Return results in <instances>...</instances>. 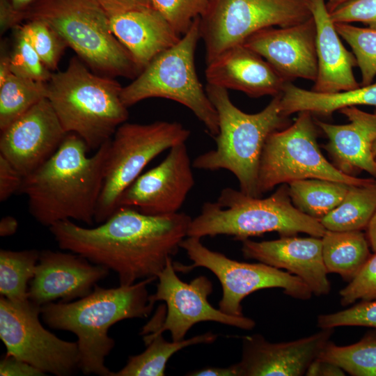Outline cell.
Returning a JSON list of instances; mask_svg holds the SVG:
<instances>
[{
  "mask_svg": "<svg viewBox=\"0 0 376 376\" xmlns=\"http://www.w3.org/2000/svg\"><path fill=\"white\" fill-rule=\"evenodd\" d=\"M191 218L177 212L152 216L120 206L96 227L71 220L49 227L60 249L114 271L120 285L157 278L187 237Z\"/></svg>",
  "mask_w": 376,
  "mask_h": 376,
  "instance_id": "obj_1",
  "label": "cell"
},
{
  "mask_svg": "<svg viewBox=\"0 0 376 376\" xmlns=\"http://www.w3.org/2000/svg\"><path fill=\"white\" fill-rule=\"evenodd\" d=\"M111 139L88 157L84 141L68 133L55 153L24 178L19 193L28 198L40 224L74 219L91 226L103 186Z\"/></svg>",
  "mask_w": 376,
  "mask_h": 376,
  "instance_id": "obj_2",
  "label": "cell"
},
{
  "mask_svg": "<svg viewBox=\"0 0 376 376\" xmlns=\"http://www.w3.org/2000/svg\"><path fill=\"white\" fill-rule=\"evenodd\" d=\"M157 278H147L130 285L93 291L70 302H51L41 306L40 314L51 328L69 331L78 338L79 368L85 375L111 376L105 358L115 345L109 328L118 322L145 318L154 304L149 301L148 284Z\"/></svg>",
  "mask_w": 376,
  "mask_h": 376,
  "instance_id": "obj_3",
  "label": "cell"
},
{
  "mask_svg": "<svg viewBox=\"0 0 376 376\" xmlns=\"http://www.w3.org/2000/svg\"><path fill=\"white\" fill-rule=\"evenodd\" d=\"M205 91L217 112L219 132L214 137L216 148L198 155L192 166L210 171L226 169L236 177L242 192L261 197L258 171L265 143L272 132L288 124V116L280 107L281 93L262 111L247 113L232 102L227 89L207 84Z\"/></svg>",
  "mask_w": 376,
  "mask_h": 376,
  "instance_id": "obj_4",
  "label": "cell"
},
{
  "mask_svg": "<svg viewBox=\"0 0 376 376\" xmlns=\"http://www.w3.org/2000/svg\"><path fill=\"white\" fill-rule=\"evenodd\" d=\"M326 230L319 219L293 205L288 184H283L265 198L230 187L223 189L216 201L205 203L200 214L191 219L187 237L226 235L242 241L276 232L281 237L304 233L322 237Z\"/></svg>",
  "mask_w": 376,
  "mask_h": 376,
  "instance_id": "obj_5",
  "label": "cell"
},
{
  "mask_svg": "<svg viewBox=\"0 0 376 376\" xmlns=\"http://www.w3.org/2000/svg\"><path fill=\"white\" fill-rule=\"evenodd\" d=\"M115 80L91 72L73 57L63 71L52 74L47 98L64 130L81 138L89 150H97L111 139L128 118Z\"/></svg>",
  "mask_w": 376,
  "mask_h": 376,
  "instance_id": "obj_6",
  "label": "cell"
},
{
  "mask_svg": "<svg viewBox=\"0 0 376 376\" xmlns=\"http://www.w3.org/2000/svg\"><path fill=\"white\" fill-rule=\"evenodd\" d=\"M22 19L53 29L91 69L132 77L142 70L111 31L108 15L95 0H35Z\"/></svg>",
  "mask_w": 376,
  "mask_h": 376,
  "instance_id": "obj_7",
  "label": "cell"
},
{
  "mask_svg": "<svg viewBox=\"0 0 376 376\" xmlns=\"http://www.w3.org/2000/svg\"><path fill=\"white\" fill-rule=\"evenodd\" d=\"M201 38L200 17L173 47L164 51L127 86L120 98L127 107L152 97L177 102L190 109L214 138L219 132L217 112L201 84L194 55Z\"/></svg>",
  "mask_w": 376,
  "mask_h": 376,
  "instance_id": "obj_8",
  "label": "cell"
},
{
  "mask_svg": "<svg viewBox=\"0 0 376 376\" xmlns=\"http://www.w3.org/2000/svg\"><path fill=\"white\" fill-rule=\"evenodd\" d=\"M295 122L272 132L260 157L258 189L261 196L277 185L304 179H324L362 185L374 178L347 175L322 155L317 141V125L313 114L301 111Z\"/></svg>",
  "mask_w": 376,
  "mask_h": 376,
  "instance_id": "obj_9",
  "label": "cell"
},
{
  "mask_svg": "<svg viewBox=\"0 0 376 376\" xmlns=\"http://www.w3.org/2000/svg\"><path fill=\"white\" fill-rule=\"evenodd\" d=\"M113 136L95 212L98 224L116 211L122 194L146 166L164 150L185 143L190 131L178 122L124 123Z\"/></svg>",
  "mask_w": 376,
  "mask_h": 376,
  "instance_id": "obj_10",
  "label": "cell"
},
{
  "mask_svg": "<svg viewBox=\"0 0 376 376\" xmlns=\"http://www.w3.org/2000/svg\"><path fill=\"white\" fill-rule=\"evenodd\" d=\"M312 17L308 0H212L200 17L206 62L269 27H285Z\"/></svg>",
  "mask_w": 376,
  "mask_h": 376,
  "instance_id": "obj_11",
  "label": "cell"
},
{
  "mask_svg": "<svg viewBox=\"0 0 376 376\" xmlns=\"http://www.w3.org/2000/svg\"><path fill=\"white\" fill-rule=\"evenodd\" d=\"M180 248L185 251L193 264L173 263L175 271L187 272L199 267L210 270L221 285L223 293L219 308L226 314L243 315L242 300L263 289L281 288L285 295L301 300L309 299L313 295L298 276L263 263H249L230 259L207 248L201 238L187 237Z\"/></svg>",
  "mask_w": 376,
  "mask_h": 376,
  "instance_id": "obj_12",
  "label": "cell"
},
{
  "mask_svg": "<svg viewBox=\"0 0 376 376\" xmlns=\"http://www.w3.org/2000/svg\"><path fill=\"white\" fill-rule=\"evenodd\" d=\"M40 310L31 301L16 304L1 296L0 338L6 354L45 373L70 375L79 368L78 343L62 340L44 328Z\"/></svg>",
  "mask_w": 376,
  "mask_h": 376,
  "instance_id": "obj_13",
  "label": "cell"
},
{
  "mask_svg": "<svg viewBox=\"0 0 376 376\" xmlns=\"http://www.w3.org/2000/svg\"><path fill=\"white\" fill-rule=\"evenodd\" d=\"M157 279L156 292L149 295V301L152 304L164 301L167 313L161 324L146 325L142 331L144 335L168 331L172 340L178 341L184 340L188 331L201 322H216L244 330H251L256 325L249 318L228 315L213 307L207 299L213 291L210 279L199 276L190 283L182 281L175 273L172 258L168 260Z\"/></svg>",
  "mask_w": 376,
  "mask_h": 376,
  "instance_id": "obj_14",
  "label": "cell"
},
{
  "mask_svg": "<svg viewBox=\"0 0 376 376\" xmlns=\"http://www.w3.org/2000/svg\"><path fill=\"white\" fill-rule=\"evenodd\" d=\"M191 166L185 143L174 146L162 162L123 191L118 207H130L152 216L178 212L194 185Z\"/></svg>",
  "mask_w": 376,
  "mask_h": 376,
  "instance_id": "obj_15",
  "label": "cell"
},
{
  "mask_svg": "<svg viewBox=\"0 0 376 376\" xmlns=\"http://www.w3.org/2000/svg\"><path fill=\"white\" fill-rule=\"evenodd\" d=\"M67 134L45 97L1 131L0 155L24 178L55 153Z\"/></svg>",
  "mask_w": 376,
  "mask_h": 376,
  "instance_id": "obj_16",
  "label": "cell"
},
{
  "mask_svg": "<svg viewBox=\"0 0 376 376\" xmlns=\"http://www.w3.org/2000/svg\"><path fill=\"white\" fill-rule=\"evenodd\" d=\"M334 329L297 340L273 343L260 334L242 337L238 376H301L330 341Z\"/></svg>",
  "mask_w": 376,
  "mask_h": 376,
  "instance_id": "obj_17",
  "label": "cell"
},
{
  "mask_svg": "<svg viewBox=\"0 0 376 376\" xmlns=\"http://www.w3.org/2000/svg\"><path fill=\"white\" fill-rule=\"evenodd\" d=\"M109 271L74 253L42 251L29 288V300L42 306L58 299L70 302L84 297Z\"/></svg>",
  "mask_w": 376,
  "mask_h": 376,
  "instance_id": "obj_18",
  "label": "cell"
},
{
  "mask_svg": "<svg viewBox=\"0 0 376 376\" xmlns=\"http://www.w3.org/2000/svg\"><path fill=\"white\" fill-rule=\"evenodd\" d=\"M263 57L288 82L301 78L315 81L318 71L316 29L313 17L285 27H269L243 43Z\"/></svg>",
  "mask_w": 376,
  "mask_h": 376,
  "instance_id": "obj_19",
  "label": "cell"
},
{
  "mask_svg": "<svg viewBox=\"0 0 376 376\" xmlns=\"http://www.w3.org/2000/svg\"><path fill=\"white\" fill-rule=\"evenodd\" d=\"M242 242L245 258L286 269L300 278L315 295L329 293L331 284L322 258L321 237L283 236L262 242L246 239Z\"/></svg>",
  "mask_w": 376,
  "mask_h": 376,
  "instance_id": "obj_20",
  "label": "cell"
},
{
  "mask_svg": "<svg viewBox=\"0 0 376 376\" xmlns=\"http://www.w3.org/2000/svg\"><path fill=\"white\" fill-rule=\"evenodd\" d=\"M338 111L347 118V124L334 125L315 119L317 127L328 139L324 149L341 172L353 175L366 171L375 178L376 111L369 113L357 107H347Z\"/></svg>",
  "mask_w": 376,
  "mask_h": 376,
  "instance_id": "obj_21",
  "label": "cell"
},
{
  "mask_svg": "<svg viewBox=\"0 0 376 376\" xmlns=\"http://www.w3.org/2000/svg\"><path fill=\"white\" fill-rule=\"evenodd\" d=\"M208 84L243 92L251 97L281 94L288 82L260 55L243 44L207 63Z\"/></svg>",
  "mask_w": 376,
  "mask_h": 376,
  "instance_id": "obj_22",
  "label": "cell"
},
{
  "mask_svg": "<svg viewBox=\"0 0 376 376\" xmlns=\"http://www.w3.org/2000/svg\"><path fill=\"white\" fill-rule=\"evenodd\" d=\"M316 29L318 71L312 91L320 93L346 91L361 86L354 77L353 52L342 43L325 0H308Z\"/></svg>",
  "mask_w": 376,
  "mask_h": 376,
  "instance_id": "obj_23",
  "label": "cell"
},
{
  "mask_svg": "<svg viewBox=\"0 0 376 376\" xmlns=\"http://www.w3.org/2000/svg\"><path fill=\"white\" fill-rule=\"evenodd\" d=\"M109 19L111 32L141 70L181 38L153 7L118 13Z\"/></svg>",
  "mask_w": 376,
  "mask_h": 376,
  "instance_id": "obj_24",
  "label": "cell"
},
{
  "mask_svg": "<svg viewBox=\"0 0 376 376\" xmlns=\"http://www.w3.org/2000/svg\"><path fill=\"white\" fill-rule=\"evenodd\" d=\"M359 105L376 107V82L334 93H317L287 82L280 100L281 112L286 116L304 111L330 116L343 108Z\"/></svg>",
  "mask_w": 376,
  "mask_h": 376,
  "instance_id": "obj_25",
  "label": "cell"
},
{
  "mask_svg": "<svg viewBox=\"0 0 376 376\" xmlns=\"http://www.w3.org/2000/svg\"><path fill=\"white\" fill-rule=\"evenodd\" d=\"M322 252L327 273L350 281L371 256L366 236L361 230H326Z\"/></svg>",
  "mask_w": 376,
  "mask_h": 376,
  "instance_id": "obj_26",
  "label": "cell"
},
{
  "mask_svg": "<svg viewBox=\"0 0 376 376\" xmlns=\"http://www.w3.org/2000/svg\"><path fill=\"white\" fill-rule=\"evenodd\" d=\"M217 338V334L209 331L187 340L169 342L162 334H145V351L130 357L127 364L111 376H164L166 363L175 352L193 345L212 343Z\"/></svg>",
  "mask_w": 376,
  "mask_h": 376,
  "instance_id": "obj_27",
  "label": "cell"
},
{
  "mask_svg": "<svg viewBox=\"0 0 376 376\" xmlns=\"http://www.w3.org/2000/svg\"><path fill=\"white\" fill-rule=\"evenodd\" d=\"M376 210L375 179L362 185H351L340 203L320 219L327 230H361Z\"/></svg>",
  "mask_w": 376,
  "mask_h": 376,
  "instance_id": "obj_28",
  "label": "cell"
},
{
  "mask_svg": "<svg viewBox=\"0 0 376 376\" xmlns=\"http://www.w3.org/2000/svg\"><path fill=\"white\" fill-rule=\"evenodd\" d=\"M351 185L324 179H304L288 184L293 205L302 212L320 219L337 207Z\"/></svg>",
  "mask_w": 376,
  "mask_h": 376,
  "instance_id": "obj_29",
  "label": "cell"
},
{
  "mask_svg": "<svg viewBox=\"0 0 376 376\" xmlns=\"http://www.w3.org/2000/svg\"><path fill=\"white\" fill-rule=\"evenodd\" d=\"M37 250L0 251V294L8 300L27 302L28 283L33 279L38 263Z\"/></svg>",
  "mask_w": 376,
  "mask_h": 376,
  "instance_id": "obj_30",
  "label": "cell"
},
{
  "mask_svg": "<svg viewBox=\"0 0 376 376\" xmlns=\"http://www.w3.org/2000/svg\"><path fill=\"white\" fill-rule=\"evenodd\" d=\"M47 82L25 79L11 73L0 85L1 131L47 97Z\"/></svg>",
  "mask_w": 376,
  "mask_h": 376,
  "instance_id": "obj_31",
  "label": "cell"
},
{
  "mask_svg": "<svg viewBox=\"0 0 376 376\" xmlns=\"http://www.w3.org/2000/svg\"><path fill=\"white\" fill-rule=\"evenodd\" d=\"M319 357L353 376H376V334H368L349 345L340 346L329 341Z\"/></svg>",
  "mask_w": 376,
  "mask_h": 376,
  "instance_id": "obj_32",
  "label": "cell"
},
{
  "mask_svg": "<svg viewBox=\"0 0 376 376\" xmlns=\"http://www.w3.org/2000/svg\"><path fill=\"white\" fill-rule=\"evenodd\" d=\"M335 27L356 57L361 72V86L373 83L376 76V30L348 23H335Z\"/></svg>",
  "mask_w": 376,
  "mask_h": 376,
  "instance_id": "obj_33",
  "label": "cell"
},
{
  "mask_svg": "<svg viewBox=\"0 0 376 376\" xmlns=\"http://www.w3.org/2000/svg\"><path fill=\"white\" fill-rule=\"evenodd\" d=\"M45 65L51 71L56 69L67 44L49 25L40 20H29L19 27Z\"/></svg>",
  "mask_w": 376,
  "mask_h": 376,
  "instance_id": "obj_34",
  "label": "cell"
},
{
  "mask_svg": "<svg viewBox=\"0 0 376 376\" xmlns=\"http://www.w3.org/2000/svg\"><path fill=\"white\" fill-rule=\"evenodd\" d=\"M11 72L17 76L47 82L52 76L29 41L18 28L13 50L9 55Z\"/></svg>",
  "mask_w": 376,
  "mask_h": 376,
  "instance_id": "obj_35",
  "label": "cell"
},
{
  "mask_svg": "<svg viewBox=\"0 0 376 376\" xmlns=\"http://www.w3.org/2000/svg\"><path fill=\"white\" fill-rule=\"evenodd\" d=\"M211 1L150 0V2L180 35H184L194 21L207 12Z\"/></svg>",
  "mask_w": 376,
  "mask_h": 376,
  "instance_id": "obj_36",
  "label": "cell"
},
{
  "mask_svg": "<svg viewBox=\"0 0 376 376\" xmlns=\"http://www.w3.org/2000/svg\"><path fill=\"white\" fill-rule=\"evenodd\" d=\"M321 329L343 326H360L376 329V299L361 301L357 304L338 312L321 314L317 318Z\"/></svg>",
  "mask_w": 376,
  "mask_h": 376,
  "instance_id": "obj_37",
  "label": "cell"
},
{
  "mask_svg": "<svg viewBox=\"0 0 376 376\" xmlns=\"http://www.w3.org/2000/svg\"><path fill=\"white\" fill-rule=\"evenodd\" d=\"M340 302L347 306L357 300L376 299V252L369 257L357 274L339 292Z\"/></svg>",
  "mask_w": 376,
  "mask_h": 376,
  "instance_id": "obj_38",
  "label": "cell"
},
{
  "mask_svg": "<svg viewBox=\"0 0 376 376\" xmlns=\"http://www.w3.org/2000/svg\"><path fill=\"white\" fill-rule=\"evenodd\" d=\"M330 15L334 23L361 22L376 30V0H351Z\"/></svg>",
  "mask_w": 376,
  "mask_h": 376,
  "instance_id": "obj_39",
  "label": "cell"
},
{
  "mask_svg": "<svg viewBox=\"0 0 376 376\" xmlns=\"http://www.w3.org/2000/svg\"><path fill=\"white\" fill-rule=\"evenodd\" d=\"M24 176L3 155H0V201L19 193Z\"/></svg>",
  "mask_w": 376,
  "mask_h": 376,
  "instance_id": "obj_40",
  "label": "cell"
},
{
  "mask_svg": "<svg viewBox=\"0 0 376 376\" xmlns=\"http://www.w3.org/2000/svg\"><path fill=\"white\" fill-rule=\"evenodd\" d=\"M45 373L16 357L7 355L0 363L1 376H40Z\"/></svg>",
  "mask_w": 376,
  "mask_h": 376,
  "instance_id": "obj_41",
  "label": "cell"
},
{
  "mask_svg": "<svg viewBox=\"0 0 376 376\" xmlns=\"http://www.w3.org/2000/svg\"><path fill=\"white\" fill-rule=\"evenodd\" d=\"M108 16L118 13L152 7L150 0H95Z\"/></svg>",
  "mask_w": 376,
  "mask_h": 376,
  "instance_id": "obj_42",
  "label": "cell"
},
{
  "mask_svg": "<svg viewBox=\"0 0 376 376\" xmlns=\"http://www.w3.org/2000/svg\"><path fill=\"white\" fill-rule=\"evenodd\" d=\"M345 372L338 366L325 361L320 357L315 359L309 366L306 376H344Z\"/></svg>",
  "mask_w": 376,
  "mask_h": 376,
  "instance_id": "obj_43",
  "label": "cell"
},
{
  "mask_svg": "<svg viewBox=\"0 0 376 376\" xmlns=\"http://www.w3.org/2000/svg\"><path fill=\"white\" fill-rule=\"evenodd\" d=\"M22 20V13L16 11L8 0H0L1 30L5 31Z\"/></svg>",
  "mask_w": 376,
  "mask_h": 376,
  "instance_id": "obj_44",
  "label": "cell"
},
{
  "mask_svg": "<svg viewBox=\"0 0 376 376\" xmlns=\"http://www.w3.org/2000/svg\"><path fill=\"white\" fill-rule=\"evenodd\" d=\"M189 376H238L235 363L228 367L207 366L186 374Z\"/></svg>",
  "mask_w": 376,
  "mask_h": 376,
  "instance_id": "obj_45",
  "label": "cell"
},
{
  "mask_svg": "<svg viewBox=\"0 0 376 376\" xmlns=\"http://www.w3.org/2000/svg\"><path fill=\"white\" fill-rule=\"evenodd\" d=\"M18 228V222L12 216L2 217L0 221V235L7 237L14 235Z\"/></svg>",
  "mask_w": 376,
  "mask_h": 376,
  "instance_id": "obj_46",
  "label": "cell"
},
{
  "mask_svg": "<svg viewBox=\"0 0 376 376\" xmlns=\"http://www.w3.org/2000/svg\"><path fill=\"white\" fill-rule=\"evenodd\" d=\"M367 235L369 245L373 252H376V210L374 212L367 227Z\"/></svg>",
  "mask_w": 376,
  "mask_h": 376,
  "instance_id": "obj_47",
  "label": "cell"
},
{
  "mask_svg": "<svg viewBox=\"0 0 376 376\" xmlns=\"http://www.w3.org/2000/svg\"><path fill=\"white\" fill-rule=\"evenodd\" d=\"M11 73L9 55L1 54L0 61V85L3 84Z\"/></svg>",
  "mask_w": 376,
  "mask_h": 376,
  "instance_id": "obj_48",
  "label": "cell"
},
{
  "mask_svg": "<svg viewBox=\"0 0 376 376\" xmlns=\"http://www.w3.org/2000/svg\"><path fill=\"white\" fill-rule=\"evenodd\" d=\"M12 7L18 12H22L35 0H8Z\"/></svg>",
  "mask_w": 376,
  "mask_h": 376,
  "instance_id": "obj_49",
  "label": "cell"
},
{
  "mask_svg": "<svg viewBox=\"0 0 376 376\" xmlns=\"http://www.w3.org/2000/svg\"><path fill=\"white\" fill-rule=\"evenodd\" d=\"M350 1L351 0H328V1L326 2V5L329 12L331 13L336 8Z\"/></svg>",
  "mask_w": 376,
  "mask_h": 376,
  "instance_id": "obj_50",
  "label": "cell"
},
{
  "mask_svg": "<svg viewBox=\"0 0 376 376\" xmlns=\"http://www.w3.org/2000/svg\"><path fill=\"white\" fill-rule=\"evenodd\" d=\"M373 152H374V155L376 157V142L375 143L374 146H373Z\"/></svg>",
  "mask_w": 376,
  "mask_h": 376,
  "instance_id": "obj_51",
  "label": "cell"
},
{
  "mask_svg": "<svg viewBox=\"0 0 376 376\" xmlns=\"http://www.w3.org/2000/svg\"><path fill=\"white\" fill-rule=\"evenodd\" d=\"M374 179H375V183H376V178H374Z\"/></svg>",
  "mask_w": 376,
  "mask_h": 376,
  "instance_id": "obj_52",
  "label": "cell"
}]
</instances>
